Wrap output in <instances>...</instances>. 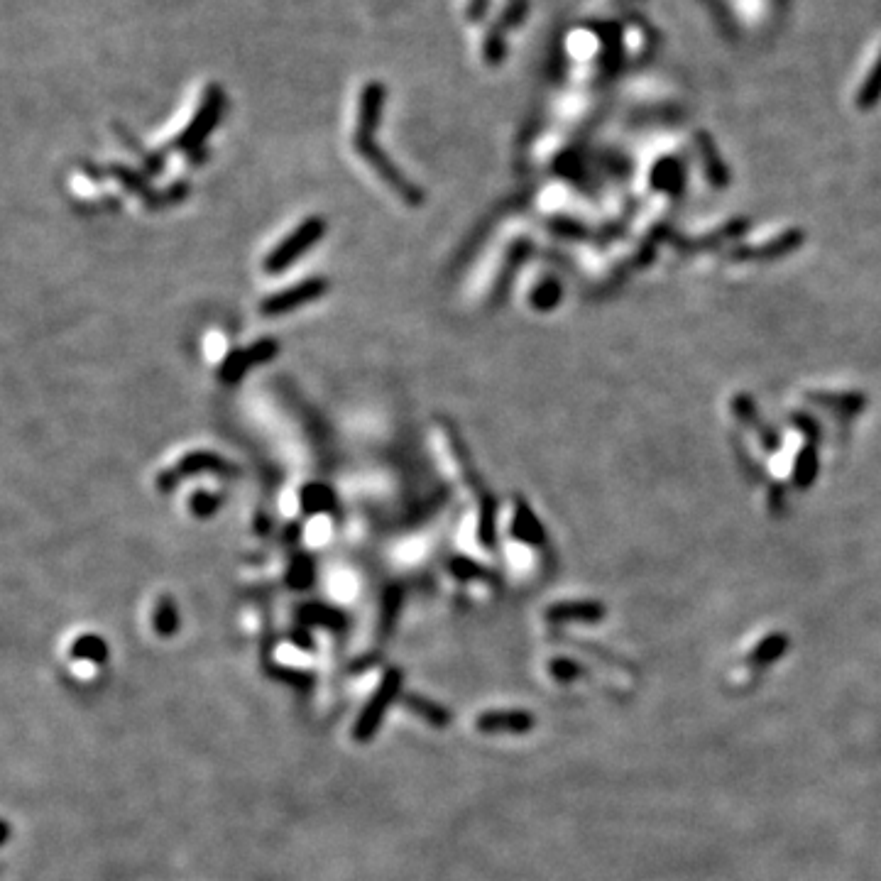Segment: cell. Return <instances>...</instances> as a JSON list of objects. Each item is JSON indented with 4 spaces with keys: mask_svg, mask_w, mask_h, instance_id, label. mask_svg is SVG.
Here are the masks:
<instances>
[{
    "mask_svg": "<svg viewBox=\"0 0 881 881\" xmlns=\"http://www.w3.org/2000/svg\"><path fill=\"white\" fill-rule=\"evenodd\" d=\"M399 691H402V671L390 669V671L385 673V676H382L380 686H377V691L372 693V698L368 700V705H365L363 713H360L358 722H355V727H353V737H355V740H358V742H368V740H372V737L377 735V730H380L382 720H385L387 708H390V705L395 703V698L399 696Z\"/></svg>",
    "mask_w": 881,
    "mask_h": 881,
    "instance_id": "1",
    "label": "cell"
},
{
    "mask_svg": "<svg viewBox=\"0 0 881 881\" xmlns=\"http://www.w3.org/2000/svg\"><path fill=\"white\" fill-rule=\"evenodd\" d=\"M324 233H326V223L321 221V218H316V216L306 218L297 231L289 233L287 238H284L282 243H279L277 248L267 255L265 272L275 275V272L287 270V267L292 265V262H297L299 257L306 253V250L314 248V245L324 238Z\"/></svg>",
    "mask_w": 881,
    "mask_h": 881,
    "instance_id": "2",
    "label": "cell"
},
{
    "mask_svg": "<svg viewBox=\"0 0 881 881\" xmlns=\"http://www.w3.org/2000/svg\"><path fill=\"white\" fill-rule=\"evenodd\" d=\"M326 289H328L326 279H306V282H299L297 287H289L284 289V292L275 294V297L265 299L260 309L265 316H284L292 309H299V306H306L316 302V299H321L326 294Z\"/></svg>",
    "mask_w": 881,
    "mask_h": 881,
    "instance_id": "3",
    "label": "cell"
},
{
    "mask_svg": "<svg viewBox=\"0 0 881 881\" xmlns=\"http://www.w3.org/2000/svg\"><path fill=\"white\" fill-rule=\"evenodd\" d=\"M277 355V343L275 341H260L257 346H250L248 350H235L231 358L223 363L221 377L226 382H238L245 375V370L253 368V365L267 363Z\"/></svg>",
    "mask_w": 881,
    "mask_h": 881,
    "instance_id": "4",
    "label": "cell"
},
{
    "mask_svg": "<svg viewBox=\"0 0 881 881\" xmlns=\"http://www.w3.org/2000/svg\"><path fill=\"white\" fill-rule=\"evenodd\" d=\"M534 727V715L522 710H490L478 718V730L485 735H500V732H529Z\"/></svg>",
    "mask_w": 881,
    "mask_h": 881,
    "instance_id": "5",
    "label": "cell"
},
{
    "mask_svg": "<svg viewBox=\"0 0 881 881\" xmlns=\"http://www.w3.org/2000/svg\"><path fill=\"white\" fill-rule=\"evenodd\" d=\"M404 705H407V710H412L414 715H419L421 720L429 722L431 727H446L448 722H451V713H448L443 705L434 703V700H429L424 696H417V693H412V696H404Z\"/></svg>",
    "mask_w": 881,
    "mask_h": 881,
    "instance_id": "6",
    "label": "cell"
},
{
    "mask_svg": "<svg viewBox=\"0 0 881 881\" xmlns=\"http://www.w3.org/2000/svg\"><path fill=\"white\" fill-rule=\"evenodd\" d=\"M204 468H209V470L216 468V470H218V468H228V465L223 463L218 456H209V453H194V456L184 458V461L179 463L177 468H174L172 480H174V483H177V480L186 478V475L204 473Z\"/></svg>",
    "mask_w": 881,
    "mask_h": 881,
    "instance_id": "7",
    "label": "cell"
},
{
    "mask_svg": "<svg viewBox=\"0 0 881 881\" xmlns=\"http://www.w3.org/2000/svg\"><path fill=\"white\" fill-rule=\"evenodd\" d=\"M71 654H74V659L101 664V661H106L108 649H106V642H103L101 637H93V634H86V637H81L79 642L74 644Z\"/></svg>",
    "mask_w": 881,
    "mask_h": 881,
    "instance_id": "8",
    "label": "cell"
},
{
    "mask_svg": "<svg viewBox=\"0 0 881 881\" xmlns=\"http://www.w3.org/2000/svg\"><path fill=\"white\" fill-rule=\"evenodd\" d=\"M177 629H179L177 607L169 603V600H162L155 610V632L162 634V637H172Z\"/></svg>",
    "mask_w": 881,
    "mask_h": 881,
    "instance_id": "9",
    "label": "cell"
},
{
    "mask_svg": "<svg viewBox=\"0 0 881 881\" xmlns=\"http://www.w3.org/2000/svg\"><path fill=\"white\" fill-rule=\"evenodd\" d=\"M786 651V639H781V637H774V639H769V642L766 644H762V649H757V654H754V661H757V664H769L771 659H776V656H781Z\"/></svg>",
    "mask_w": 881,
    "mask_h": 881,
    "instance_id": "10",
    "label": "cell"
},
{
    "mask_svg": "<svg viewBox=\"0 0 881 881\" xmlns=\"http://www.w3.org/2000/svg\"><path fill=\"white\" fill-rule=\"evenodd\" d=\"M573 664H566V661H556L554 664V671L556 676H561V678H571V676H576V669H571Z\"/></svg>",
    "mask_w": 881,
    "mask_h": 881,
    "instance_id": "11",
    "label": "cell"
}]
</instances>
